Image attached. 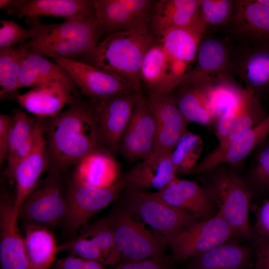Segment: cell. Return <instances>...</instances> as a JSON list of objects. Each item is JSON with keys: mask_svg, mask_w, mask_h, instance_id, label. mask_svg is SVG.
Here are the masks:
<instances>
[{"mask_svg": "<svg viewBox=\"0 0 269 269\" xmlns=\"http://www.w3.org/2000/svg\"><path fill=\"white\" fill-rule=\"evenodd\" d=\"M93 1L101 33L107 34V36L147 25L157 2L149 0Z\"/></svg>", "mask_w": 269, "mask_h": 269, "instance_id": "7c38bea8", "label": "cell"}, {"mask_svg": "<svg viewBox=\"0 0 269 269\" xmlns=\"http://www.w3.org/2000/svg\"><path fill=\"white\" fill-rule=\"evenodd\" d=\"M12 115H0V163L2 164L8 154L9 137Z\"/></svg>", "mask_w": 269, "mask_h": 269, "instance_id": "ee69618b", "label": "cell"}, {"mask_svg": "<svg viewBox=\"0 0 269 269\" xmlns=\"http://www.w3.org/2000/svg\"><path fill=\"white\" fill-rule=\"evenodd\" d=\"M119 172L115 158L99 148L77 163L72 181L93 187H107L118 181Z\"/></svg>", "mask_w": 269, "mask_h": 269, "instance_id": "d4e9b609", "label": "cell"}, {"mask_svg": "<svg viewBox=\"0 0 269 269\" xmlns=\"http://www.w3.org/2000/svg\"><path fill=\"white\" fill-rule=\"evenodd\" d=\"M217 80L207 86V97L210 108L216 119L232 108L237 103L242 88L225 79Z\"/></svg>", "mask_w": 269, "mask_h": 269, "instance_id": "8d00e7d4", "label": "cell"}, {"mask_svg": "<svg viewBox=\"0 0 269 269\" xmlns=\"http://www.w3.org/2000/svg\"><path fill=\"white\" fill-rule=\"evenodd\" d=\"M240 78L252 91L269 87V44H262L249 51L241 60Z\"/></svg>", "mask_w": 269, "mask_h": 269, "instance_id": "1f68e13d", "label": "cell"}, {"mask_svg": "<svg viewBox=\"0 0 269 269\" xmlns=\"http://www.w3.org/2000/svg\"><path fill=\"white\" fill-rule=\"evenodd\" d=\"M80 235L96 243L105 256L106 265H113L120 261L114 232L106 219L84 225Z\"/></svg>", "mask_w": 269, "mask_h": 269, "instance_id": "d590c367", "label": "cell"}, {"mask_svg": "<svg viewBox=\"0 0 269 269\" xmlns=\"http://www.w3.org/2000/svg\"><path fill=\"white\" fill-rule=\"evenodd\" d=\"M155 120L142 91L138 93L132 115L117 150L128 160H141L153 153Z\"/></svg>", "mask_w": 269, "mask_h": 269, "instance_id": "4fadbf2b", "label": "cell"}, {"mask_svg": "<svg viewBox=\"0 0 269 269\" xmlns=\"http://www.w3.org/2000/svg\"><path fill=\"white\" fill-rule=\"evenodd\" d=\"M255 269H269V239L259 237L254 243Z\"/></svg>", "mask_w": 269, "mask_h": 269, "instance_id": "f6af8a7d", "label": "cell"}, {"mask_svg": "<svg viewBox=\"0 0 269 269\" xmlns=\"http://www.w3.org/2000/svg\"><path fill=\"white\" fill-rule=\"evenodd\" d=\"M201 0L157 1L150 20L151 34L160 38L174 28L190 26L200 18Z\"/></svg>", "mask_w": 269, "mask_h": 269, "instance_id": "cb8c5ba5", "label": "cell"}, {"mask_svg": "<svg viewBox=\"0 0 269 269\" xmlns=\"http://www.w3.org/2000/svg\"><path fill=\"white\" fill-rule=\"evenodd\" d=\"M57 251L66 252L69 254L106 265L105 256L96 243L91 239L80 235L58 246Z\"/></svg>", "mask_w": 269, "mask_h": 269, "instance_id": "ab89813d", "label": "cell"}, {"mask_svg": "<svg viewBox=\"0 0 269 269\" xmlns=\"http://www.w3.org/2000/svg\"><path fill=\"white\" fill-rule=\"evenodd\" d=\"M43 127L44 125L41 120H37L34 130L31 136L8 156L6 159L7 164L5 170V174L7 177L12 178L16 166L32 151L39 132Z\"/></svg>", "mask_w": 269, "mask_h": 269, "instance_id": "b9f144b4", "label": "cell"}, {"mask_svg": "<svg viewBox=\"0 0 269 269\" xmlns=\"http://www.w3.org/2000/svg\"><path fill=\"white\" fill-rule=\"evenodd\" d=\"M75 87L64 83H50L18 94L15 98L22 108L39 119L51 118L78 98Z\"/></svg>", "mask_w": 269, "mask_h": 269, "instance_id": "ac0fdd59", "label": "cell"}, {"mask_svg": "<svg viewBox=\"0 0 269 269\" xmlns=\"http://www.w3.org/2000/svg\"><path fill=\"white\" fill-rule=\"evenodd\" d=\"M115 269H172L163 259H151L137 262H123Z\"/></svg>", "mask_w": 269, "mask_h": 269, "instance_id": "bcb514c9", "label": "cell"}, {"mask_svg": "<svg viewBox=\"0 0 269 269\" xmlns=\"http://www.w3.org/2000/svg\"><path fill=\"white\" fill-rule=\"evenodd\" d=\"M255 229L259 237L269 239V200L265 202L258 210Z\"/></svg>", "mask_w": 269, "mask_h": 269, "instance_id": "c3c4849f", "label": "cell"}, {"mask_svg": "<svg viewBox=\"0 0 269 269\" xmlns=\"http://www.w3.org/2000/svg\"><path fill=\"white\" fill-rule=\"evenodd\" d=\"M125 207L164 237L198 221L190 213L163 200L155 192L125 189Z\"/></svg>", "mask_w": 269, "mask_h": 269, "instance_id": "5b68a950", "label": "cell"}, {"mask_svg": "<svg viewBox=\"0 0 269 269\" xmlns=\"http://www.w3.org/2000/svg\"><path fill=\"white\" fill-rule=\"evenodd\" d=\"M51 118L44 128L49 157L56 168L53 171L76 165L103 143L91 106L78 98Z\"/></svg>", "mask_w": 269, "mask_h": 269, "instance_id": "6da1fadb", "label": "cell"}, {"mask_svg": "<svg viewBox=\"0 0 269 269\" xmlns=\"http://www.w3.org/2000/svg\"><path fill=\"white\" fill-rule=\"evenodd\" d=\"M45 134L44 126L39 132L33 149L14 170L12 178L15 182L16 194L14 199L13 216L15 218H18L23 202L35 188L48 164L49 157Z\"/></svg>", "mask_w": 269, "mask_h": 269, "instance_id": "44dd1931", "label": "cell"}, {"mask_svg": "<svg viewBox=\"0 0 269 269\" xmlns=\"http://www.w3.org/2000/svg\"><path fill=\"white\" fill-rule=\"evenodd\" d=\"M206 27V24L200 17L195 24L170 29L159 38L168 58L166 84L176 87L181 83L189 71L188 67L196 58Z\"/></svg>", "mask_w": 269, "mask_h": 269, "instance_id": "ba28073f", "label": "cell"}, {"mask_svg": "<svg viewBox=\"0 0 269 269\" xmlns=\"http://www.w3.org/2000/svg\"><path fill=\"white\" fill-rule=\"evenodd\" d=\"M260 3L269 7V0H256Z\"/></svg>", "mask_w": 269, "mask_h": 269, "instance_id": "681fc988", "label": "cell"}, {"mask_svg": "<svg viewBox=\"0 0 269 269\" xmlns=\"http://www.w3.org/2000/svg\"><path fill=\"white\" fill-rule=\"evenodd\" d=\"M23 238L26 253L33 269H49L58 252L55 237L47 227L25 224Z\"/></svg>", "mask_w": 269, "mask_h": 269, "instance_id": "f1b7e54d", "label": "cell"}, {"mask_svg": "<svg viewBox=\"0 0 269 269\" xmlns=\"http://www.w3.org/2000/svg\"><path fill=\"white\" fill-rule=\"evenodd\" d=\"M259 102L251 90L242 88L236 107V115L233 124L225 138L216 148L225 147L234 139L253 128L261 112Z\"/></svg>", "mask_w": 269, "mask_h": 269, "instance_id": "d6a6232c", "label": "cell"}, {"mask_svg": "<svg viewBox=\"0 0 269 269\" xmlns=\"http://www.w3.org/2000/svg\"><path fill=\"white\" fill-rule=\"evenodd\" d=\"M52 269H106L103 265L96 261L69 254L58 260Z\"/></svg>", "mask_w": 269, "mask_h": 269, "instance_id": "7bdbcfd3", "label": "cell"}, {"mask_svg": "<svg viewBox=\"0 0 269 269\" xmlns=\"http://www.w3.org/2000/svg\"><path fill=\"white\" fill-rule=\"evenodd\" d=\"M269 134V116L234 139L225 147L216 149L197 164L194 173L204 172L223 163L235 164L247 157Z\"/></svg>", "mask_w": 269, "mask_h": 269, "instance_id": "7402d4cb", "label": "cell"}, {"mask_svg": "<svg viewBox=\"0 0 269 269\" xmlns=\"http://www.w3.org/2000/svg\"><path fill=\"white\" fill-rule=\"evenodd\" d=\"M0 8L8 14L25 17L29 24L41 16L67 20L95 12L94 1L89 0H0Z\"/></svg>", "mask_w": 269, "mask_h": 269, "instance_id": "9a60e30c", "label": "cell"}, {"mask_svg": "<svg viewBox=\"0 0 269 269\" xmlns=\"http://www.w3.org/2000/svg\"><path fill=\"white\" fill-rule=\"evenodd\" d=\"M157 39L148 25L112 34L84 56L83 62L97 67L142 91L139 71L144 55Z\"/></svg>", "mask_w": 269, "mask_h": 269, "instance_id": "7a4b0ae2", "label": "cell"}, {"mask_svg": "<svg viewBox=\"0 0 269 269\" xmlns=\"http://www.w3.org/2000/svg\"><path fill=\"white\" fill-rule=\"evenodd\" d=\"M139 93L129 92L92 102L91 106L103 143L113 151L118 149L131 118Z\"/></svg>", "mask_w": 269, "mask_h": 269, "instance_id": "5bb4252c", "label": "cell"}, {"mask_svg": "<svg viewBox=\"0 0 269 269\" xmlns=\"http://www.w3.org/2000/svg\"><path fill=\"white\" fill-rule=\"evenodd\" d=\"M126 187L125 177L104 188L80 184L72 181L66 194L69 212L65 227L74 234L96 213L107 206L123 192Z\"/></svg>", "mask_w": 269, "mask_h": 269, "instance_id": "30bf717a", "label": "cell"}, {"mask_svg": "<svg viewBox=\"0 0 269 269\" xmlns=\"http://www.w3.org/2000/svg\"><path fill=\"white\" fill-rule=\"evenodd\" d=\"M196 59L195 66L186 74L180 85L209 84L225 77L229 51L221 40L212 37L203 38Z\"/></svg>", "mask_w": 269, "mask_h": 269, "instance_id": "ffe728a7", "label": "cell"}, {"mask_svg": "<svg viewBox=\"0 0 269 269\" xmlns=\"http://www.w3.org/2000/svg\"><path fill=\"white\" fill-rule=\"evenodd\" d=\"M155 193L164 201L190 213L198 219L203 221L213 217L216 205L211 194L194 181L176 177Z\"/></svg>", "mask_w": 269, "mask_h": 269, "instance_id": "d6986e66", "label": "cell"}, {"mask_svg": "<svg viewBox=\"0 0 269 269\" xmlns=\"http://www.w3.org/2000/svg\"><path fill=\"white\" fill-rule=\"evenodd\" d=\"M170 153H153L137 162L124 176L126 189L160 190L176 177Z\"/></svg>", "mask_w": 269, "mask_h": 269, "instance_id": "603a6c76", "label": "cell"}, {"mask_svg": "<svg viewBox=\"0 0 269 269\" xmlns=\"http://www.w3.org/2000/svg\"><path fill=\"white\" fill-rule=\"evenodd\" d=\"M36 122L24 111L20 109L14 111L9 133L8 156L31 136Z\"/></svg>", "mask_w": 269, "mask_h": 269, "instance_id": "60d3db41", "label": "cell"}, {"mask_svg": "<svg viewBox=\"0 0 269 269\" xmlns=\"http://www.w3.org/2000/svg\"><path fill=\"white\" fill-rule=\"evenodd\" d=\"M101 34L95 12L58 24H44L39 21L38 34L28 43L31 52L76 60L93 50Z\"/></svg>", "mask_w": 269, "mask_h": 269, "instance_id": "3957f363", "label": "cell"}, {"mask_svg": "<svg viewBox=\"0 0 269 269\" xmlns=\"http://www.w3.org/2000/svg\"><path fill=\"white\" fill-rule=\"evenodd\" d=\"M208 85H180L182 88L175 97L176 103L181 114L188 122L207 125L216 119L207 97Z\"/></svg>", "mask_w": 269, "mask_h": 269, "instance_id": "f546056e", "label": "cell"}, {"mask_svg": "<svg viewBox=\"0 0 269 269\" xmlns=\"http://www.w3.org/2000/svg\"><path fill=\"white\" fill-rule=\"evenodd\" d=\"M234 234L231 227L218 212L208 219L198 221L163 238L173 258L183 261L227 242Z\"/></svg>", "mask_w": 269, "mask_h": 269, "instance_id": "8992f818", "label": "cell"}, {"mask_svg": "<svg viewBox=\"0 0 269 269\" xmlns=\"http://www.w3.org/2000/svg\"><path fill=\"white\" fill-rule=\"evenodd\" d=\"M168 68V58L159 38L146 50L139 71L141 84L154 92L165 80Z\"/></svg>", "mask_w": 269, "mask_h": 269, "instance_id": "836d02e7", "label": "cell"}, {"mask_svg": "<svg viewBox=\"0 0 269 269\" xmlns=\"http://www.w3.org/2000/svg\"><path fill=\"white\" fill-rule=\"evenodd\" d=\"M30 52V45L24 42L16 47L0 50V98L14 96L19 89L18 78L22 63Z\"/></svg>", "mask_w": 269, "mask_h": 269, "instance_id": "4dcf8cb0", "label": "cell"}, {"mask_svg": "<svg viewBox=\"0 0 269 269\" xmlns=\"http://www.w3.org/2000/svg\"><path fill=\"white\" fill-rule=\"evenodd\" d=\"M203 147L201 137L186 131L181 136L170 154L171 160L176 171L187 173L193 172Z\"/></svg>", "mask_w": 269, "mask_h": 269, "instance_id": "e575fe53", "label": "cell"}, {"mask_svg": "<svg viewBox=\"0 0 269 269\" xmlns=\"http://www.w3.org/2000/svg\"><path fill=\"white\" fill-rule=\"evenodd\" d=\"M253 253L247 246L226 242L192 258L189 269H245Z\"/></svg>", "mask_w": 269, "mask_h": 269, "instance_id": "4316f807", "label": "cell"}, {"mask_svg": "<svg viewBox=\"0 0 269 269\" xmlns=\"http://www.w3.org/2000/svg\"><path fill=\"white\" fill-rule=\"evenodd\" d=\"M0 22V50L14 47L16 44L34 38L38 32L39 20L31 23L28 28H25L12 20H2Z\"/></svg>", "mask_w": 269, "mask_h": 269, "instance_id": "74e56055", "label": "cell"}, {"mask_svg": "<svg viewBox=\"0 0 269 269\" xmlns=\"http://www.w3.org/2000/svg\"><path fill=\"white\" fill-rule=\"evenodd\" d=\"M218 211L233 230L235 234L251 238L249 221L250 194L243 182L235 174L219 175L208 190Z\"/></svg>", "mask_w": 269, "mask_h": 269, "instance_id": "9c48e42d", "label": "cell"}, {"mask_svg": "<svg viewBox=\"0 0 269 269\" xmlns=\"http://www.w3.org/2000/svg\"><path fill=\"white\" fill-rule=\"evenodd\" d=\"M105 219L114 232L122 263L163 259V238L157 237L143 223L134 220L126 207L113 211Z\"/></svg>", "mask_w": 269, "mask_h": 269, "instance_id": "277c9868", "label": "cell"}, {"mask_svg": "<svg viewBox=\"0 0 269 269\" xmlns=\"http://www.w3.org/2000/svg\"><path fill=\"white\" fill-rule=\"evenodd\" d=\"M60 82L76 86L67 72L59 64L30 52L24 60L18 78L20 88H35Z\"/></svg>", "mask_w": 269, "mask_h": 269, "instance_id": "83f0119b", "label": "cell"}, {"mask_svg": "<svg viewBox=\"0 0 269 269\" xmlns=\"http://www.w3.org/2000/svg\"><path fill=\"white\" fill-rule=\"evenodd\" d=\"M254 174L256 179L261 184L269 185V146L261 151Z\"/></svg>", "mask_w": 269, "mask_h": 269, "instance_id": "7dc6e473", "label": "cell"}, {"mask_svg": "<svg viewBox=\"0 0 269 269\" xmlns=\"http://www.w3.org/2000/svg\"><path fill=\"white\" fill-rule=\"evenodd\" d=\"M234 10L232 19L239 32L269 44V7L256 0H238Z\"/></svg>", "mask_w": 269, "mask_h": 269, "instance_id": "484cf974", "label": "cell"}, {"mask_svg": "<svg viewBox=\"0 0 269 269\" xmlns=\"http://www.w3.org/2000/svg\"><path fill=\"white\" fill-rule=\"evenodd\" d=\"M14 199L5 193L0 200V261L1 269H33L27 256L18 219L13 217Z\"/></svg>", "mask_w": 269, "mask_h": 269, "instance_id": "e0dca14e", "label": "cell"}, {"mask_svg": "<svg viewBox=\"0 0 269 269\" xmlns=\"http://www.w3.org/2000/svg\"><path fill=\"white\" fill-rule=\"evenodd\" d=\"M50 57L67 72L76 86L91 102L129 92H138L126 81L83 61L56 56Z\"/></svg>", "mask_w": 269, "mask_h": 269, "instance_id": "8fae6325", "label": "cell"}, {"mask_svg": "<svg viewBox=\"0 0 269 269\" xmlns=\"http://www.w3.org/2000/svg\"><path fill=\"white\" fill-rule=\"evenodd\" d=\"M58 175V172L53 171L37 184L25 199L18 217L25 224L48 228L65 223L68 215V203Z\"/></svg>", "mask_w": 269, "mask_h": 269, "instance_id": "52a82bcc", "label": "cell"}, {"mask_svg": "<svg viewBox=\"0 0 269 269\" xmlns=\"http://www.w3.org/2000/svg\"><path fill=\"white\" fill-rule=\"evenodd\" d=\"M147 99L156 126L153 153H170L187 131L189 122L180 111L175 97L171 93L157 95L149 93Z\"/></svg>", "mask_w": 269, "mask_h": 269, "instance_id": "2e32d148", "label": "cell"}, {"mask_svg": "<svg viewBox=\"0 0 269 269\" xmlns=\"http://www.w3.org/2000/svg\"><path fill=\"white\" fill-rule=\"evenodd\" d=\"M234 2L229 0H201L200 14L207 24L219 25L233 18Z\"/></svg>", "mask_w": 269, "mask_h": 269, "instance_id": "f35d334b", "label": "cell"}]
</instances>
